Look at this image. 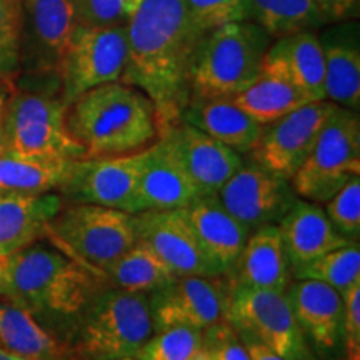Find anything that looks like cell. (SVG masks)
<instances>
[{
    "label": "cell",
    "instance_id": "7402d4cb",
    "mask_svg": "<svg viewBox=\"0 0 360 360\" xmlns=\"http://www.w3.org/2000/svg\"><path fill=\"white\" fill-rule=\"evenodd\" d=\"M180 122L193 125L237 154L250 152L264 129L232 97H191Z\"/></svg>",
    "mask_w": 360,
    "mask_h": 360
},
{
    "label": "cell",
    "instance_id": "7a4b0ae2",
    "mask_svg": "<svg viewBox=\"0 0 360 360\" xmlns=\"http://www.w3.org/2000/svg\"><path fill=\"white\" fill-rule=\"evenodd\" d=\"M101 287L94 270L56 247L32 244L11 255L6 299L44 322L45 328L74 332Z\"/></svg>",
    "mask_w": 360,
    "mask_h": 360
},
{
    "label": "cell",
    "instance_id": "7c38bea8",
    "mask_svg": "<svg viewBox=\"0 0 360 360\" xmlns=\"http://www.w3.org/2000/svg\"><path fill=\"white\" fill-rule=\"evenodd\" d=\"M142 157L143 150L117 157L77 159L58 193L72 204H96L137 214Z\"/></svg>",
    "mask_w": 360,
    "mask_h": 360
},
{
    "label": "cell",
    "instance_id": "4dcf8cb0",
    "mask_svg": "<svg viewBox=\"0 0 360 360\" xmlns=\"http://www.w3.org/2000/svg\"><path fill=\"white\" fill-rule=\"evenodd\" d=\"M323 45V44H322ZM326 56V101L357 110L360 105V52L352 40L323 45Z\"/></svg>",
    "mask_w": 360,
    "mask_h": 360
},
{
    "label": "cell",
    "instance_id": "e0dca14e",
    "mask_svg": "<svg viewBox=\"0 0 360 360\" xmlns=\"http://www.w3.org/2000/svg\"><path fill=\"white\" fill-rule=\"evenodd\" d=\"M292 314L305 339L326 357L344 347V299L339 290L317 281L295 278L285 289Z\"/></svg>",
    "mask_w": 360,
    "mask_h": 360
},
{
    "label": "cell",
    "instance_id": "44dd1931",
    "mask_svg": "<svg viewBox=\"0 0 360 360\" xmlns=\"http://www.w3.org/2000/svg\"><path fill=\"white\" fill-rule=\"evenodd\" d=\"M277 227L285 245L290 269L307 264L330 250L355 244L335 231L321 205L300 197Z\"/></svg>",
    "mask_w": 360,
    "mask_h": 360
},
{
    "label": "cell",
    "instance_id": "ab89813d",
    "mask_svg": "<svg viewBox=\"0 0 360 360\" xmlns=\"http://www.w3.org/2000/svg\"><path fill=\"white\" fill-rule=\"evenodd\" d=\"M314 4L321 8L327 22L340 20L354 11L357 0H314Z\"/></svg>",
    "mask_w": 360,
    "mask_h": 360
},
{
    "label": "cell",
    "instance_id": "4316f807",
    "mask_svg": "<svg viewBox=\"0 0 360 360\" xmlns=\"http://www.w3.org/2000/svg\"><path fill=\"white\" fill-rule=\"evenodd\" d=\"M75 160L8 152L0 157V191L20 193L60 191L69 179Z\"/></svg>",
    "mask_w": 360,
    "mask_h": 360
},
{
    "label": "cell",
    "instance_id": "6da1fadb",
    "mask_svg": "<svg viewBox=\"0 0 360 360\" xmlns=\"http://www.w3.org/2000/svg\"><path fill=\"white\" fill-rule=\"evenodd\" d=\"M129 58L120 82L141 89L155 109L159 139L182 119L191 101V70L202 37L187 0H141L127 20Z\"/></svg>",
    "mask_w": 360,
    "mask_h": 360
},
{
    "label": "cell",
    "instance_id": "d6986e66",
    "mask_svg": "<svg viewBox=\"0 0 360 360\" xmlns=\"http://www.w3.org/2000/svg\"><path fill=\"white\" fill-rule=\"evenodd\" d=\"M64 209L60 193L0 191V252L12 255L47 236L49 225Z\"/></svg>",
    "mask_w": 360,
    "mask_h": 360
},
{
    "label": "cell",
    "instance_id": "603a6c76",
    "mask_svg": "<svg viewBox=\"0 0 360 360\" xmlns=\"http://www.w3.org/2000/svg\"><path fill=\"white\" fill-rule=\"evenodd\" d=\"M231 281L252 289L285 292L290 283V262L277 225L250 232Z\"/></svg>",
    "mask_w": 360,
    "mask_h": 360
},
{
    "label": "cell",
    "instance_id": "bcb514c9",
    "mask_svg": "<svg viewBox=\"0 0 360 360\" xmlns=\"http://www.w3.org/2000/svg\"><path fill=\"white\" fill-rule=\"evenodd\" d=\"M114 360H141L137 357H122V359H114Z\"/></svg>",
    "mask_w": 360,
    "mask_h": 360
},
{
    "label": "cell",
    "instance_id": "e575fe53",
    "mask_svg": "<svg viewBox=\"0 0 360 360\" xmlns=\"http://www.w3.org/2000/svg\"><path fill=\"white\" fill-rule=\"evenodd\" d=\"M187 12L202 37L225 24L245 20L244 0H187Z\"/></svg>",
    "mask_w": 360,
    "mask_h": 360
},
{
    "label": "cell",
    "instance_id": "d590c367",
    "mask_svg": "<svg viewBox=\"0 0 360 360\" xmlns=\"http://www.w3.org/2000/svg\"><path fill=\"white\" fill-rule=\"evenodd\" d=\"M141 0H72L75 19L84 27L125 25Z\"/></svg>",
    "mask_w": 360,
    "mask_h": 360
},
{
    "label": "cell",
    "instance_id": "8fae6325",
    "mask_svg": "<svg viewBox=\"0 0 360 360\" xmlns=\"http://www.w3.org/2000/svg\"><path fill=\"white\" fill-rule=\"evenodd\" d=\"M328 101L309 102L276 122L264 125L252 159L260 167L290 180L312 150L315 139L335 110Z\"/></svg>",
    "mask_w": 360,
    "mask_h": 360
},
{
    "label": "cell",
    "instance_id": "9c48e42d",
    "mask_svg": "<svg viewBox=\"0 0 360 360\" xmlns=\"http://www.w3.org/2000/svg\"><path fill=\"white\" fill-rule=\"evenodd\" d=\"M225 321L240 337L259 340L285 360H312L285 292L252 289L229 278Z\"/></svg>",
    "mask_w": 360,
    "mask_h": 360
},
{
    "label": "cell",
    "instance_id": "2e32d148",
    "mask_svg": "<svg viewBox=\"0 0 360 360\" xmlns=\"http://www.w3.org/2000/svg\"><path fill=\"white\" fill-rule=\"evenodd\" d=\"M200 195H215L244 164L240 154L191 124L179 122L162 135Z\"/></svg>",
    "mask_w": 360,
    "mask_h": 360
},
{
    "label": "cell",
    "instance_id": "f1b7e54d",
    "mask_svg": "<svg viewBox=\"0 0 360 360\" xmlns=\"http://www.w3.org/2000/svg\"><path fill=\"white\" fill-rule=\"evenodd\" d=\"M244 13L272 39L327 24L314 0H244Z\"/></svg>",
    "mask_w": 360,
    "mask_h": 360
},
{
    "label": "cell",
    "instance_id": "3957f363",
    "mask_svg": "<svg viewBox=\"0 0 360 360\" xmlns=\"http://www.w3.org/2000/svg\"><path fill=\"white\" fill-rule=\"evenodd\" d=\"M67 125L85 148V159L135 154L159 139L154 103L124 82L98 85L75 98Z\"/></svg>",
    "mask_w": 360,
    "mask_h": 360
},
{
    "label": "cell",
    "instance_id": "836d02e7",
    "mask_svg": "<svg viewBox=\"0 0 360 360\" xmlns=\"http://www.w3.org/2000/svg\"><path fill=\"white\" fill-rule=\"evenodd\" d=\"M326 214L334 229L349 242L360 238V177L350 179L326 202Z\"/></svg>",
    "mask_w": 360,
    "mask_h": 360
},
{
    "label": "cell",
    "instance_id": "52a82bcc",
    "mask_svg": "<svg viewBox=\"0 0 360 360\" xmlns=\"http://www.w3.org/2000/svg\"><path fill=\"white\" fill-rule=\"evenodd\" d=\"M360 175V122L354 110L335 107L300 169L290 179L300 199L326 204Z\"/></svg>",
    "mask_w": 360,
    "mask_h": 360
},
{
    "label": "cell",
    "instance_id": "4fadbf2b",
    "mask_svg": "<svg viewBox=\"0 0 360 360\" xmlns=\"http://www.w3.org/2000/svg\"><path fill=\"white\" fill-rule=\"evenodd\" d=\"M215 197L250 232L265 225H277L299 199L290 180L269 172L255 162H244Z\"/></svg>",
    "mask_w": 360,
    "mask_h": 360
},
{
    "label": "cell",
    "instance_id": "74e56055",
    "mask_svg": "<svg viewBox=\"0 0 360 360\" xmlns=\"http://www.w3.org/2000/svg\"><path fill=\"white\" fill-rule=\"evenodd\" d=\"M344 299V350L347 360H360V281L342 292Z\"/></svg>",
    "mask_w": 360,
    "mask_h": 360
},
{
    "label": "cell",
    "instance_id": "30bf717a",
    "mask_svg": "<svg viewBox=\"0 0 360 360\" xmlns=\"http://www.w3.org/2000/svg\"><path fill=\"white\" fill-rule=\"evenodd\" d=\"M129 58L127 27L77 25L72 42L62 58L64 80L62 98L69 103L98 85L120 82Z\"/></svg>",
    "mask_w": 360,
    "mask_h": 360
},
{
    "label": "cell",
    "instance_id": "9a60e30c",
    "mask_svg": "<svg viewBox=\"0 0 360 360\" xmlns=\"http://www.w3.org/2000/svg\"><path fill=\"white\" fill-rule=\"evenodd\" d=\"M135 227L137 240L154 250L177 277H224L180 209L135 214Z\"/></svg>",
    "mask_w": 360,
    "mask_h": 360
},
{
    "label": "cell",
    "instance_id": "ee69618b",
    "mask_svg": "<svg viewBox=\"0 0 360 360\" xmlns=\"http://www.w3.org/2000/svg\"><path fill=\"white\" fill-rule=\"evenodd\" d=\"M0 360H34V359H27V357H22L19 354H13L11 350L0 347Z\"/></svg>",
    "mask_w": 360,
    "mask_h": 360
},
{
    "label": "cell",
    "instance_id": "8992f818",
    "mask_svg": "<svg viewBox=\"0 0 360 360\" xmlns=\"http://www.w3.org/2000/svg\"><path fill=\"white\" fill-rule=\"evenodd\" d=\"M47 236L64 254L103 277L137 242L135 214L96 204L64 205Z\"/></svg>",
    "mask_w": 360,
    "mask_h": 360
},
{
    "label": "cell",
    "instance_id": "d4e9b609",
    "mask_svg": "<svg viewBox=\"0 0 360 360\" xmlns=\"http://www.w3.org/2000/svg\"><path fill=\"white\" fill-rule=\"evenodd\" d=\"M0 345L34 360H70L72 349L20 305L0 302Z\"/></svg>",
    "mask_w": 360,
    "mask_h": 360
},
{
    "label": "cell",
    "instance_id": "277c9868",
    "mask_svg": "<svg viewBox=\"0 0 360 360\" xmlns=\"http://www.w3.org/2000/svg\"><path fill=\"white\" fill-rule=\"evenodd\" d=\"M154 332L147 294L101 287L72 332V350L84 360L135 357Z\"/></svg>",
    "mask_w": 360,
    "mask_h": 360
},
{
    "label": "cell",
    "instance_id": "5b68a950",
    "mask_svg": "<svg viewBox=\"0 0 360 360\" xmlns=\"http://www.w3.org/2000/svg\"><path fill=\"white\" fill-rule=\"evenodd\" d=\"M270 35L250 20L212 30L200 40L191 70V97H233L260 74Z\"/></svg>",
    "mask_w": 360,
    "mask_h": 360
},
{
    "label": "cell",
    "instance_id": "5bb4252c",
    "mask_svg": "<svg viewBox=\"0 0 360 360\" xmlns=\"http://www.w3.org/2000/svg\"><path fill=\"white\" fill-rule=\"evenodd\" d=\"M147 297L155 330L172 326L205 330L225 321L229 281L222 277H177Z\"/></svg>",
    "mask_w": 360,
    "mask_h": 360
},
{
    "label": "cell",
    "instance_id": "f35d334b",
    "mask_svg": "<svg viewBox=\"0 0 360 360\" xmlns=\"http://www.w3.org/2000/svg\"><path fill=\"white\" fill-rule=\"evenodd\" d=\"M202 340L217 352L220 360H250L240 335L227 321L202 330Z\"/></svg>",
    "mask_w": 360,
    "mask_h": 360
},
{
    "label": "cell",
    "instance_id": "f546056e",
    "mask_svg": "<svg viewBox=\"0 0 360 360\" xmlns=\"http://www.w3.org/2000/svg\"><path fill=\"white\" fill-rule=\"evenodd\" d=\"M103 277L117 289L147 295L177 278L172 270L157 257L154 250L139 240L107 270Z\"/></svg>",
    "mask_w": 360,
    "mask_h": 360
},
{
    "label": "cell",
    "instance_id": "d6a6232c",
    "mask_svg": "<svg viewBox=\"0 0 360 360\" xmlns=\"http://www.w3.org/2000/svg\"><path fill=\"white\" fill-rule=\"evenodd\" d=\"M202 330L187 326L159 328L135 357L141 360H191L200 349Z\"/></svg>",
    "mask_w": 360,
    "mask_h": 360
},
{
    "label": "cell",
    "instance_id": "1f68e13d",
    "mask_svg": "<svg viewBox=\"0 0 360 360\" xmlns=\"http://www.w3.org/2000/svg\"><path fill=\"white\" fill-rule=\"evenodd\" d=\"M294 278L317 281L334 287L340 294L360 281V247L359 242L330 250L310 262L290 269Z\"/></svg>",
    "mask_w": 360,
    "mask_h": 360
},
{
    "label": "cell",
    "instance_id": "8d00e7d4",
    "mask_svg": "<svg viewBox=\"0 0 360 360\" xmlns=\"http://www.w3.org/2000/svg\"><path fill=\"white\" fill-rule=\"evenodd\" d=\"M22 0H0V77L19 64Z\"/></svg>",
    "mask_w": 360,
    "mask_h": 360
},
{
    "label": "cell",
    "instance_id": "ffe728a7",
    "mask_svg": "<svg viewBox=\"0 0 360 360\" xmlns=\"http://www.w3.org/2000/svg\"><path fill=\"white\" fill-rule=\"evenodd\" d=\"M184 217L210 259L231 277L237 267L250 231L220 205L215 195H200L184 207Z\"/></svg>",
    "mask_w": 360,
    "mask_h": 360
},
{
    "label": "cell",
    "instance_id": "60d3db41",
    "mask_svg": "<svg viewBox=\"0 0 360 360\" xmlns=\"http://www.w3.org/2000/svg\"><path fill=\"white\" fill-rule=\"evenodd\" d=\"M240 339H242V342H244L250 360H285L278 354L274 352L272 349H269L267 345L260 344L259 340L249 339V337H240Z\"/></svg>",
    "mask_w": 360,
    "mask_h": 360
},
{
    "label": "cell",
    "instance_id": "ba28073f",
    "mask_svg": "<svg viewBox=\"0 0 360 360\" xmlns=\"http://www.w3.org/2000/svg\"><path fill=\"white\" fill-rule=\"evenodd\" d=\"M69 103L45 94H15L7 101L2 117L12 154L85 159V148L75 141L67 125Z\"/></svg>",
    "mask_w": 360,
    "mask_h": 360
},
{
    "label": "cell",
    "instance_id": "83f0119b",
    "mask_svg": "<svg viewBox=\"0 0 360 360\" xmlns=\"http://www.w3.org/2000/svg\"><path fill=\"white\" fill-rule=\"evenodd\" d=\"M25 11L40 51L60 65L79 25L72 0H25Z\"/></svg>",
    "mask_w": 360,
    "mask_h": 360
},
{
    "label": "cell",
    "instance_id": "484cf974",
    "mask_svg": "<svg viewBox=\"0 0 360 360\" xmlns=\"http://www.w3.org/2000/svg\"><path fill=\"white\" fill-rule=\"evenodd\" d=\"M232 101L255 122L267 125L310 101L282 70L262 64L257 79Z\"/></svg>",
    "mask_w": 360,
    "mask_h": 360
},
{
    "label": "cell",
    "instance_id": "cb8c5ba5",
    "mask_svg": "<svg viewBox=\"0 0 360 360\" xmlns=\"http://www.w3.org/2000/svg\"><path fill=\"white\" fill-rule=\"evenodd\" d=\"M262 64L282 70L310 102L326 101V56L314 32L302 30L277 39L269 45Z\"/></svg>",
    "mask_w": 360,
    "mask_h": 360
},
{
    "label": "cell",
    "instance_id": "b9f144b4",
    "mask_svg": "<svg viewBox=\"0 0 360 360\" xmlns=\"http://www.w3.org/2000/svg\"><path fill=\"white\" fill-rule=\"evenodd\" d=\"M8 262H11V255L0 252V297H7Z\"/></svg>",
    "mask_w": 360,
    "mask_h": 360
},
{
    "label": "cell",
    "instance_id": "ac0fdd59",
    "mask_svg": "<svg viewBox=\"0 0 360 360\" xmlns=\"http://www.w3.org/2000/svg\"><path fill=\"white\" fill-rule=\"evenodd\" d=\"M200 197L165 139H157L143 148L141 175L137 182V209L177 210ZM137 212V214H139Z\"/></svg>",
    "mask_w": 360,
    "mask_h": 360
},
{
    "label": "cell",
    "instance_id": "7bdbcfd3",
    "mask_svg": "<svg viewBox=\"0 0 360 360\" xmlns=\"http://www.w3.org/2000/svg\"><path fill=\"white\" fill-rule=\"evenodd\" d=\"M7 89L6 85L0 82V122H2L4 112H6V105H7Z\"/></svg>",
    "mask_w": 360,
    "mask_h": 360
},
{
    "label": "cell",
    "instance_id": "f6af8a7d",
    "mask_svg": "<svg viewBox=\"0 0 360 360\" xmlns=\"http://www.w3.org/2000/svg\"><path fill=\"white\" fill-rule=\"evenodd\" d=\"M11 152V148H8V141H7V135L4 132L2 125H0V157L6 155Z\"/></svg>",
    "mask_w": 360,
    "mask_h": 360
}]
</instances>
